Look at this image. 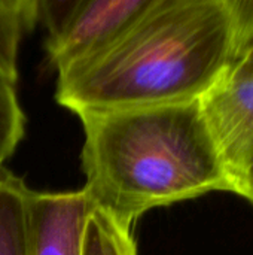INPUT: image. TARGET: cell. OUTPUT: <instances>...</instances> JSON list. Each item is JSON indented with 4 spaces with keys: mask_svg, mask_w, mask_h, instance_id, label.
<instances>
[{
    "mask_svg": "<svg viewBox=\"0 0 253 255\" xmlns=\"http://www.w3.org/2000/svg\"><path fill=\"white\" fill-rule=\"evenodd\" d=\"M18 19L24 31L31 30L39 22L40 0H3Z\"/></svg>",
    "mask_w": 253,
    "mask_h": 255,
    "instance_id": "cell-12",
    "label": "cell"
},
{
    "mask_svg": "<svg viewBox=\"0 0 253 255\" xmlns=\"http://www.w3.org/2000/svg\"><path fill=\"white\" fill-rule=\"evenodd\" d=\"M24 30L15 15L0 0V67L18 79V51Z\"/></svg>",
    "mask_w": 253,
    "mask_h": 255,
    "instance_id": "cell-9",
    "label": "cell"
},
{
    "mask_svg": "<svg viewBox=\"0 0 253 255\" xmlns=\"http://www.w3.org/2000/svg\"><path fill=\"white\" fill-rule=\"evenodd\" d=\"M25 182L0 166V255H28V202Z\"/></svg>",
    "mask_w": 253,
    "mask_h": 255,
    "instance_id": "cell-6",
    "label": "cell"
},
{
    "mask_svg": "<svg viewBox=\"0 0 253 255\" xmlns=\"http://www.w3.org/2000/svg\"><path fill=\"white\" fill-rule=\"evenodd\" d=\"M82 255H137L133 229L92 208L85 224Z\"/></svg>",
    "mask_w": 253,
    "mask_h": 255,
    "instance_id": "cell-7",
    "label": "cell"
},
{
    "mask_svg": "<svg viewBox=\"0 0 253 255\" xmlns=\"http://www.w3.org/2000/svg\"><path fill=\"white\" fill-rule=\"evenodd\" d=\"M78 117L82 190L92 208L125 227L151 209L233 191L200 99Z\"/></svg>",
    "mask_w": 253,
    "mask_h": 255,
    "instance_id": "cell-2",
    "label": "cell"
},
{
    "mask_svg": "<svg viewBox=\"0 0 253 255\" xmlns=\"http://www.w3.org/2000/svg\"><path fill=\"white\" fill-rule=\"evenodd\" d=\"M201 111L227 164L233 191L253 157V75L230 67L200 97Z\"/></svg>",
    "mask_w": 253,
    "mask_h": 255,
    "instance_id": "cell-3",
    "label": "cell"
},
{
    "mask_svg": "<svg viewBox=\"0 0 253 255\" xmlns=\"http://www.w3.org/2000/svg\"><path fill=\"white\" fill-rule=\"evenodd\" d=\"M92 205L85 191L28 193V255H82Z\"/></svg>",
    "mask_w": 253,
    "mask_h": 255,
    "instance_id": "cell-5",
    "label": "cell"
},
{
    "mask_svg": "<svg viewBox=\"0 0 253 255\" xmlns=\"http://www.w3.org/2000/svg\"><path fill=\"white\" fill-rule=\"evenodd\" d=\"M230 13L234 37L236 57L253 39V0H222Z\"/></svg>",
    "mask_w": 253,
    "mask_h": 255,
    "instance_id": "cell-10",
    "label": "cell"
},
{
    "mask_svg": "<svg viewBox=\"0 0 253 255\" xmlns=\"http://www.w3.org/2000/svg\"><path fill=\"white\" fill-rule=\"evenodd\" d=\"M81 0H40V13L39 22L45 27L46 40L57 36Z\"/></svg>",
    "mask_w": 253,
    "mask_h": 255,
    "instance_id": "cell-11",
    "label": "cell"
},
{
    "mask_svg": "<svg viewBox=\"0 0 253 255\" xmlns=\"http://www.w3.org/2000/svg\"><path fill=\"white\" fill-rule=\"evenodd\" d=\"M234 58L222 0H173L57 69L55 100L76 115L198 100Z\"/></svg>",
    "mask_w": 253,
    "mask_h": 255,
    "instance_id": "cell-1",
    "label": "cell"
},
{
    "mask_svg": "<svg viewBox=\"0 0 253 255\" xmlns=\"http://www.w3.org/2000/svg\"><path fill=\"white\" fill-rule=\"evenodd\" d=\"M25 133V115L21 108L16 79L0 67V166L13 155Z\"/></svg>",
    "mask_w": 253,
    "mask_h": 255,
    "instance_id": "cell-8",
    "label": "cell"
},
{
    "mask_svg": "<svg viewBox=\"0 0 253 255\" xmlns=\"http://www.w3.org/2000/svg\"><path fill=\"white\" fill-rule=\"evenodd\" d=\"M231 67L236 70L253 75V39L239 52V55L234 58Z\"/></svg>",
    "mask_w": 253,
    "mask_h": 255,
    "instance_id": "cell-14",
    "label": "cell"
},
{
    "mask_svg": "<svg viewBox=\"0 0 253 255\" xmlns=\"http://www.w3.org/2000/svg\"><path fill=\"white\" fill-rule=\"evenodd\" d=\"M169 1L173 0H81L63 30L46 40L48 63L60 69Z\"/></svg>",
    "mask_w": 253,
    "mask_h": 255,
    "instance_id": "cell-4",
    "label": "cell"
},
{
    "mask_svg": "<svg viewBox=\"0 0 253 255\" xmlns=\"http://www.w3.org/2000/svg\"><path fill=\"white\" fill-rule=\"evenodd\" d=\"M234 193L253 203V157L243 169L242 175L239 176Z\"/></svg>",
    "mask_w": 253,
    "mask_h": 255,
    "instance_id": "cell-13",
    "label": "cell"
}]
</instances>
